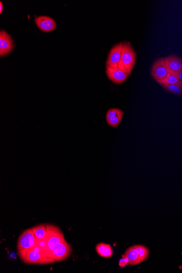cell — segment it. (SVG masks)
<instances>
[{
  "label": "cell",
  "instance_id": "obj_14",
  "mask_svg": "<svg viewBox=\"0 0 182 273\" xmlns=\"http://www.w3.org/2000/svg\"><path fill=\"white\" fill-rule=\"evenodd\" d=\"M96 250L100 256L107 258L112 257L114 253L112 246L104 243H100L97 244L96 247Z\"/></svg>",
  "mask_w": 182,
  "mask_h": 273
},
{
  "label": "cell",
  "instance_id": "obj_2",
  "mask_svg": "<svg viewBox=\"0 0 182 273\" xmlns=\"http://www.w3.org/2000/svg\"><path fill=\"white\" fill-rule=\"evenodd\" d=\"M36 244V239H35L32 228H29L21 233L17 240V254L22 262L24 260L29 250Z\"/></svg>",
  "mask_w": 182,
  "mask_h": 273
},
{
  "label": "cell",
  "instance_id": "obj_19",
  "mask_svg": "<svg viewBox=\"0 0 182 273\" xmlns=\"http://www.w3.org/2000/svg\"><path fill=\"white\" fill-rule=\"evenodd\" d=\"M177 77H178L179 79V83L181 85V86L182 87V70Z\"/></svg>",
  "mask_w": 182,
  "mask_h": 273
},
{
  "label": "cell",
  "instance_id": "obj_9",
  "mask_svg": "<svg viewBox=\"0 0 182 273\" xmlns=\"http://www.w3.org/2000/svg\"><path fill=\"white\" fill-rule=\"evenodd\" d=\"M106 74L110 81L116 84H121L130 77V75L118 68L106 66Z\"/></svg>",
  "mask_w": 182,
  "mask_h": 273
},
{
  "label": "cell",
  "instance_id": "obj_15",
  "mask_svg": "<svg viewBox=\"0 0 182 273\" xmlns=\"http://www.w3.org/2000/svg\"><path fill=\"white\" fill-rule=\"evenodd\" d=\"M37 242L42 241L45 237L47 232V224L38 225L32 227Z\"/></svg>",
  "mask_w": 182,
  "mask_h": 273
},
{
  "label": "cell",
  "instance_id": "obj_18",
  "mask_svg": "<svg viewBox=\"0 0 182 273\" xmlns=\"http://www.w3.org/2000/svg\"><path fill=\"white\" fill-rule=\"evenodd\" d=\"M128 265H129L128 259L125 256H124V255H123L122 258L119 261V266L123 268L124 267H125Z\"/></svg>",
  "mask_w": 182,
  "mask_h": 273
},
{
  "label": "cell",
  "instance_id": "obj_7",
  "mask_svg": "<svg viewBox=\"0 0 182 273\" xmlns=\"http://www.w3.org/2000/svg\"><path fill=\"white\" fill-rule=\"evenodd\" d=\"M168 74V71L164 58H160L155 61L151 69V75L153 78L159 83L165 79Z\"/></svg>",
  "mask_w": 182,
  "mask_h": 273
},
{
  "label": "cell",
  "instance_id": "obj_1",
  "mask_svg": "<svg viewBox=\"0 0 182 273\" xmlns=\"http://www.w3.org/2000/svg\"><path fill=\"white\" fill-rule=\"evenodd\" d=\"M65 239L63 232L54 225L47 224V232L44 239L37 243L44 253L51 257V253L55 246ZM52 258V257H51Z\"/></svg>",
  "mask_w": 182,
  "mask_h": 273
},
{
  "label": "cell",
  "instance_id": "obj_16",
  "mask_svg": "<svg viewBox=\"0 0 182 273\" xmlns=\"http://www.w3.org/2000/svg\"><path fill=\"white\" fill-rule=\"evenodd\" d=\"M163 87L167 91L177 95H182V87L179 83L166 85Z\"/></svg>",
  "mask_w": 182,
  "mask_h": 273
},
{
  "label": "cell",
  "instance_id": "obj_4",
  "mask_svg": "<svg viewBox=\"0 0 182 273\" xmlns=\"http://www.w3.org/2000/svg\"><path fill=\"white\" fill-rule=\"evenodd\" d=\"M23 262L29 265H49L56 262L54 259L49 257L37 243L28 252Z\"/></svg>",
  "mask_w": 182,
  "mask_h": 273
},
{
  "label": "cell",
  "instance_id": "obj_13",
  "mask_svg": "<svg viewBox=\"0 0 182 273\" xmlns=\"http://www.w3.org/2000/svg\"><path fill=\"white\" fill-rule=\"evenodd\" d=\"M123 116L122 110L117 108L109 109L106 114V120L109 126L116 128L120 124Z\"/></svg>",
  "mask_w": 182,
  "mask_h": 273
},
{
  "label": "cell",
  "instance_id": "obj_20",
  "mask_svg": "<svg viewBox=\"0 0 182 273\" xmlns=\"http://www.w3.org/2000/svg\"><path fill=\"white\" fill-rule=\"evenodd\" d=\"M3 8V4L2 2L1 1L0 2V13H1L2 12Z\"/></svg>",
  "mask_w": 182,
  "mask_h": 273
},
{
  "label": "cell",
  "instance_id": "obj_11",
  "mask_svg": "<svg viewBox=\"0 0 182 273\" xmlns=\"http://www.w3.org/2000/svg\"><path fill=\"white\" fill-rule=\"evenodd\" d=\"M13 48V42L11 35L7 31H0V56H5L10 53Z\"/></svg>",
  "mask_w": 182,
  "mask_h": 273
},
{
  "label": "cell",
  "instance_id": "obj_10",
  "mask_svg": "<svg viewBox=\"0 0 182 273\" xmlns=\"http://www.w3.org/2000/svg\"><path fill=\"white\" fill-rule=\"evenodd\" d=\"M164 59L168 73L178 77L182 70V60L181 58L176 55H170L164 58Z\"/></svg>",
  "mask_w": 182,
  "mask_h": 273
},
{
  "label": "cell",
  "instance_id": "obj_6",
  "mask_svg": "<svg viewBox=\"0 0 182 273\" xmlns=\"http://www.w3.org/2000/svg\"><path fill=\"white\" fill-rule=\"evenodd\" d=\"M72 253L71 245L65 239L57 244L52 249L51 253V257L54 259L56 262H61L66 260L68 258Z\"/></svg>",
  "mask_w": 182,
  "mask_h": 273
},
{
  "label": "cell",
  "instance_id": "obj_12",
  "mask_svg": "<svg viewBox=\"0 0 182 273\" xmlns=\"http://www.w3.org/2000/svg\"><path fill=\"white\" fill-rule=\"evenodd\" d=\"M34 21L38 28L45 33L50 32L56 28V21L50 17L38 16L35 17Z\"/></svg>",
  "mask_w": 182,
  "mask_h": 273
},
{
  "label": "cell",
  "instance_id": "obj_8",
  "mask_svg": "<svg viewBox=\"0 0 182 273\" xmlns=\"http://www.w3.org/2000/svg\"><path fill=\"white\" fill-rule=\"evenodd\" d=\"M123 44V42L119 43L115 45L111 49L106 62V66L112 67V68H118L121 60Z\"/></svg>",
  "mask_w": 182,
  "mask_h": 273
},
{
  "label": "cell",
  "instance_id": "obj_5",
  "mask_svg": "<svg viewBox=\"0 0 182 273\" xmlns=\"http://www.w3.org/2000/svg\"><path fill=\"white\" fill-rule=\"evenodd\" d=\"M129 260V265L135 266L146 260L149 251L144 245H135L129 248L123 254Z\"/></svg>",
  "mask_w": 182,
  "mask_h": 273
},
{
  "label": "cell",
  "instance_id": "obj_17",
  "mask_svg": "<svg viewBox=\"0 0 182 273\" xmlns=\"http://www.w3.org/2000/svg\"><path fill=\"white\" fill-rule=\"evenodd\" d=\"M179 83L178 77L176 76L168 73L166 78L159 84L163 87L166 85Z\"/></svg>",
  "mask_w": 182,
  "mask_h": 273
},
{
  "label": "cell",
  "instance_id": "obj_3",
  "mask_svg": "<svg viewBox=\"0 0 182 273\" xmlns=\"http://www.w3.org/2000/svg\"><path fill=\"white\" fill-rule=\"evenodd\" d=\"M136 61V53L130 42L123 44L120 62L118 68L131 75Z\"/></svg>",
  "mask_w": 182,
  "mask_h": 273
}]
</instances>
